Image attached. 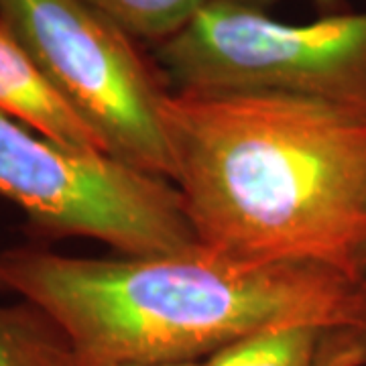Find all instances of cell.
I'll list each match as a JSON object with an SVG mask.
<instances>
[{"label": "cell", "mask_w": 366, "mask_h": 366, "mask_svg": "<svg viewBox=\"0 0 366 366\" xmlns=\"http://www.w3.org/2000/svg\"><path fill=\"white\" fill-rule=\"evenodd\" d=\"M161 120L199 247L360 283L366 106L279 92H177Z\"/></svg>", "instance_id": "cell-1"}, {"label": "cell", "mask_w": 366, "mask_h": 366, "mask_svg": "<svg viewBox=\"0 0 366 366\" xmlns=\"http://www.w3.org/2000/svg\"><path fill=\"white\" fill-rule=\"evenodd\" d=\"M0 289L51 317L81 366L197 362L289 324L366 330V289L303 262H254L196 249L84 259L37 247L0 252Z\"/></svg>", "instance_id": "cell-2"}, {"label": "cell", "mask_w": 366, "mask_h": 366, "mask_svg": "<svg viewBox=\"0 0 366 366\" xmlns=\"http://www.w3.org/2000/svg\"><path fill=\"white\" fill-rule=\"evenodd\" d=\"M177 92H279L366 106V11L274 21L244 0H209L159 43Z\"/></svg>", "instance_id": "cell-3"}, {"label": "cell", "mask_w": 366, "mask_h": 366, "mask_svg": "<svg viewBox=\"0 0 366 366\" xmlns=\"http://www.w3.org/2000/svg\"><path fill=\"white\" fill-rule=\"evenodd\" d=\"M0 197L49 238L86 236L124 257L196 249L177 185L100 151L31 132L0 112Z\"/></svg>", "instance_id": "cell-4"}, {"label": "cell", "mask_w": 366, "mask_h": 366, "mask_svg": "<svg viewBox=\"0 0 366 366\" xmlns=\"http://www.w3.org/2000/svg\"><path fill=\"white\" fill-rule=\"evenodd\" d=\"M0 25L104 139L112 157L167 177L165 76L86 0H0Z\"/></svg>", "instance_id": "cell-5"}, {"label": "cell", "mask_w": 366, "mask_h": 366, "mask_svg": "<svg viewBox=\"0 0 366 366\" xmlns=\"http://www.w3.org/2000/svg\"><path fill=\"white\" fill-rule=\"evenodd\" d=\"M0 112L53 143L108 153L104 139L0 25ZM110 155V153H108Z\"/></svg>", "instance_id": "cell-6"}, {"label": "cell", "mask_w": 366, "mask_h": 366, "mask_svg": "<svg viewBox=\"0 0 366 366\" xmlns=\"http://www.w3.org/2000/svg\"><path fill=\"white\" fill-rule=\"evenodd\" d=\"M0 366H81L71 342L37 305H0Z\"/></svg>", "instance_id": "cell-7"}, {"label": "cell", "mask_w": 366, "mask_h": 366, "mask_svg": "<svg viewBox=\"0 0 366 366\" xmlns=\"http://www.w3.org/2000/svg\"><path fill=\"white\" fill-rule=\"evenodd\" d=\"M332 332L317 324L267 327L224 346L199 366H317Z\"/></svg>", "instance_id": "cell-8"}, {"label": "cell", "mask_w": 366, "mask_h": 366, "mask_svg": "<svg viewBox=\"0 0 366 366\" xmlns=\"http://www.w3.org/2000/svg\"><path fill=\"white\" fill-rule=\"evenodd\" d=\"M132 39L155 45L173 37L209 0H86Z\"/></svg>", "instance_id": "cell-9"}, {"label": "cell", "mask_w": 366, "mask_h": 366, "mask_svg": "<svg viewBox=\"0 0 366 366\" xmlns=\"http://www.w3.org/2000/svg\"><path fill=\"white\" fill-rule=\"evenodd\" d=\"M317 366H366V330H334Z\"/></svg>", "instance_id": "cell-10"}, {"label": "cell", "mask_w": 366, "mask_h": 366, "mask_svg": "<svg viewBox=\"0 0 366 366\" xmlns=\"http://www.w3.org/2000/svg\"><path fill=\"white\" fill-rule=\"evenodd\" d=\"M244 2H249L252 6H259V9H264V6H269L273 0H244ZM312 2H315L322 11H327V14L336 13L342 4V0H312Z\"/></svg>", "instance_id": "cell-11"}, {"label": "cell", "mask_w": 366, "mask_h": 366, "mask_svg": "<svg viewBox=\"0 0 366 366\" xmlns=\"http://www.w3.org/2000/svg\"><path fill=\"white\" fill-rule=\"evenodd\" d=\"M98 366H199V362H114Z\"/></svg>", "instance_id": "cell-12"}, {"label": "cell", "mask_w": 366, "mask_h": 366, "mask_svg": "<svg viewBox=\"0 0 366 366\" xmlns=\"http://www.w3.org/2000/svg\"><path fill=\"white\" fill-rule=\"evenodd\" d=\"M360 285L366 289V252L362 257V262H360Z\"/></svg>", "instance_id": "cell-13"}]
</instances>
